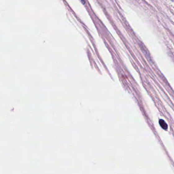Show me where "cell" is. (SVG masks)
<instances>
[{
  "label": "cell",
  "mask_w": 174,
  "mask_h": 174,
  "mask_svg": "<svg viewBox=\"0 0 174 174\" xmlns=\"http://www.w3.org/2000/svg\"><path fill=\"white\" fill-rule=\"evenodd\" d=\"M159 123L161 127V128L163 129L167 130V128H168V126H167L166 122L163 120L160 119L159 121Z\"/></svg>",
  "instance_id": "6da1fadb"
},
{
  "label": "cell",
  "mask_w": 174,
  "mask_h": 174,
  "mask_svg": "<svg viewBox=\"0 0 174 174\" xmlns=\"http://www.w3.org/2000/svg\"><path fill=\"white\" fill-rule=\"evenodd\" d=\"M81 1L83 2V3H84V0H81Z\"/></svg>",
  "instance_id": "7a4b0ae2"
},
{
  "label": "cell",
  "mask_w": 174,
  "mask_h": 174,
  "mask_svg": "<svg viewBox=\"0 0 174 174\" xmlns=\"http://www.w3.org/2000/svg\"><path fill=\"white\" fill-rule=\"evenodd\" d=\"M171 1H174V0H171Z\"/></svg>",
  "instance_id": "3957f363"
}]
</instances>
